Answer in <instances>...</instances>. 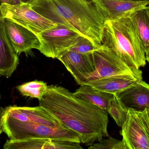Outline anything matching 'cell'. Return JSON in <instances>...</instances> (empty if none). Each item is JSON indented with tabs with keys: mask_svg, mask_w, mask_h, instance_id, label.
<instances>
[{
	"mask_svg": "<svg viewBox=\"0 0 149 149\" xmlns=\"http://www.w3.org/2000/svg\"><path fill=\"white\" fill-rule=\"evenodd\" d=\"M93 3L106 22L129 17L135 11L149 6L148 2L123 0H95Z\"/></svg>",
	"mask_w": 149,
	"mask_h": 149,
	"instance_id": "9",
	"label": "cell"
},
{
	"mask_svg": "<svg viewBox=\"0 0 149 149\" xmlns=\"http://www.w3.org/2000/svg\"><path fill=\"white\" fill-rule=\"evenodd\" d=\"M95 70L76 80L79 85L113 76L130 75L143 79L142 71L130 67L113 51L102 45L92 53Z\"/></svg>",
	"mask_w": 149,
	"mask_h": 149,
	"instance_id": "5",
	"label": "cell"
},
{
	"mask_svg": "<svg viewBox=\"0 0 149 149\" xmlns=\"http://www.w3.org/2000/svg\"><path fill=\"white\" fill-rule=\"evenodd\" d=\"M101 45H98L86 37L79 36L76 42L68 50L76 52L82 54H88L100 48Z\"/></svg>",
	"mask_w": 149,
	"mask_h": 149,
	"instance_id": "21",
	"label": "cell"
},
{
	"mask_svg": "<svg viewBox=\"0 0 149 149\" xmlns=\"http://www.w3.org/2000/svg\"><path fill=\"white\" fill-rule=\"evenodd\" d=\"M126 110L136 112L149 110V84L137 80L134 84L114 94Z\"/></svg>",
	"mask_w": 149,
	"mask_h": 149,
	"instance_id": "10",
	"label": "cell"
},
{
	"mask_svg": "<svg viewBox=\"0 0 149 149\" xmlns=\"http://www.w3.org/2000/svg\"><path fill=\"white\" fill-rule=\"evenodd\" d=\"M82 1H84L86 2L93 3L94 1L95 0H82Z\"/></svg>",
	"mask_w": 149,
	"mask_h": 149,
	"instance_id": "30",
	"label": "cell"
},
{
	"mask_svg": "<svg viewBox=\"0 0 149 149\" xmlns=\"http://www.w3.org/2000/svg\"><path fill=\"white\" fill-rule=\"evenodd\" d=\"M141 119L149 141V110H145L141 112H137Z\"/></svg>",
	"mask_w": 149,
	"mask_h": 149,
	"instance_id": "23",
	"label": "cell"
},
{
	"mask_svg": "<svg viewBox=\"0 0 149 149\" xmlns=\"http://www.w3.org/2000/svg\"><path fill=\"white\" fill-rule=\"evenodd\" d=\"M18 54L5 31L3 18L0 19V76L10 77L19 64Z\"/></svg>",
	"mask_w": 149,
	"mask_h": 149,
	"instance_id": "15",
	"label": "cell"
},
{
	"mask_svg": "<svg viewBox=\"0 0 149 149\" xmlns=\"http://www.w3.org/2000/svg\"><path fill=\"white\" fill-rule=\"evenodd\" d=\"M2 4V3L0 1V19L3 18V16L1 10V6Z\"/></svg>",
	"mask_w": 149,
	"mask_h": 149,
	"instance_id": "28",
	"label": "cell"
},
{
	"mask_svg": "<svg viewBox=\"0 0 149 149\" xmlns=\"http://www.w3.org/2000/svg\"><path fill=\"white\" fill-rule=\"evenodd\" d=\"M141 79L132 75H119L89 81L86 84L102 92L115 94Z\"/></svg>",
	"mask_w": 149,
	"mask_h": 149,
	"instance_id": "16",
	"label": "cell"
},
{
	"mask_svg": "<svg viewBox=\"0 0 149 149\" xmlns=\"http://www.w3.org/2000/svg\"><path fill=\"white\" fill-rule=\"evenodd\" d=\"M128 111L122 106L115 95L110 100L108 107L107 113L112 117L119 127H122L127 120Z\"/></svg>",
	"mask_w": 149,
	"mask_h": 149,
	"instance_id": "20",
	"label": "cell"
},
{
	"mask_svg": "<svg viewBox=\"0 0 149 149\" xmlns=\"http://www.w3.org/2000/svg\"><path fill=\"white\" fill-rule=\"evenodd\" d=\"M3 23L8 38L17 54L39 50V38L30 30L8 18H3Z\"/></svg>",
	"mask_w": 149,
	"mask_h": 149,
	"instance_id": "8",
	"label": "cell"
},
{
	"mask_svg": "<svg viewBox=\"0 0 149 149\" xmlns=\"http://www.w3.org/2000/svg\"><path fill=\"white\" fill-rule=\"evenodd\" d=\"M79 36L78 32L57 24L37 35L41 44L39 50L46 57L57 58L74 44Z\"/></svg>",
	"mask_w": 149,
	"mask_h": 149,
	"instance_id": "6",
	"label": "cell"
},
{
	"mask_svg": "<svg viewBox=\"0 0 149 149\" xmlns=\"http://www.w3.org/2000/svg\"><path fill=\"white\" fill-rule=\"evenodd\" d=\"M92 53L82 54L68 50L62 52L57 59L63 64L76 81L94 71Z\"/></svg>",
	"mask_w": 149,
	"mask_h": 149,
	"instance_id": "12",
	"label": "cell"
},
{
	"mask_svg": "<svg viewBox=\"0 0 149 149\" xmlns=\"http://www.w3.org/2000/svg\"><path fill=\"white\" fill-rule=\"evenodd\" d=\"M123 1H132L137 2H149V0H123Z\"/></svg>",
	"mask_w": 149,
	"mask_h": 149,
	"instance_id": "27",
	"label": "cell"
},
{
	"mask_svg": "<svg viewBox=\"0 0 149 149\" xmlns=\"http://www.w3.org/2000/svg\"><path fill=\"white\" fill-rule=\"evenodd\" d=\"M39 106L60 124L76 133L83 144L90 146L109 137L107 113L58 86H49Z\"/></svg>",
	"mask_w": 149,
	"mask_h": 149,
	"instance_id": "1",
	"label": "cell"
},
{
	"mask_svg": "<svg viewBox=\"0 0 149 149\" xmlns=\"http://www.w3.org/2000/svg\"><path fill=\"white\" fill-rule=\"evenodd\" d=\"M102 45L131 68L140 70L146 65L145 48L129 17L106 21Z\"/></svg>",
	"mask_w": 149,
	"mask_h": 149,
	"instance_id": "3",
	"label": "cell"
},
{
	"mask_svg": "<svg viewBox=\"0 0 149 149\" xmlns=\"http://www.w3.org/2000/svg\"><path fill=\"white\" fill-rule=\"evenodd\" d=\"M31 8L45 18L86 37L98 45L102 43L106 22L93 2L82 0H35Z\"/></svg>",
	"mask_w": 149,
	"mask_h": 149,
	"instance_id": "2",
	"label": "cell"
},
{
	"mask_svg": "<svg viewBox=\"0 0 149 149\" xmlns=\"http://www.w3.org/2000/svg\"><path fill=\"white\" fill-rule=\"evenodd\" d=\"M120 133L127 149H148V139L137 112L128 110Z\"/></svg>",
	"mask_w": 149,
	"mask_h": 149,
	"instance_id": "11",
	"label": "cell"
},
{
	"mask_svg": "<svg viewBox=\"0 0 149 149\" xmlns=\"http://www.w3.org/2000/svg\"><path fill=\"white\" fill-rule=\"evenodd\" d=\"M3 3L8 5H16L22 3L21 0H0Z\"/></svg>",
	"mask_w": 149,
	"mask_h": 149,
	"instance_id": "24",
	"label": "cell"
},
{
	"mask_svg": "<svg viewBox=\"0 0 149 149\" xmlns=\"http://www.w3.org/2000/svg\"><path fill=\"white\" fill-rule=\"evenodd\" d=\"M48 87L45 82L36 80L17 86L16 88L23 96L36 98L40 101L47 92Z\"/></svg>",
	"mask_w": 149,
	"mask_h": 149,
	"instance_id": "19",
	"label": "cell"
},
{
	"mask_svg": "<svg viewBox=\"0 0 149 149\" xmlns=\"http://www.w3.org/2000/svg\"><path fill=\"white\" fill-rule=\"evenodd\" d=\"M89 149H127L123 141H119L112 137L102 139L97 143L88 147Z\"/></svg>",
	"mask_w": 149,
	"mask_h": 149,
	"instance_id": "22",
	"label": "cell"
},
{
	"mask_svg": "<svg viewBox=\"0 0 149 149\" xmlns=\"http://www.w3.org/2000/svg\"><path fill=\"white\" fill-rule=\"evenodd\" d=\"M129 17L137 30L146 53L149 52V6L135 11Z\"/></svg>",
	"mask_w": 149,
	"mask_h": 149,
	"instance_id": "18",
	"label": "cell"
},
{
	"mask_svg": "<svg viewBox=\"0 0 149 149\" xmlns=\"http://www.w3.org/2000/svg\"><path fill=\"white\" fill-rule=\"evenodd\" d=\"M4 108H0V136L3 130V115L4 113Z\"/></svg>",
	"mask_w": 149,
	"mask_h": 149,
	"instance_id": "25",
	"label": "cell"
},
{
	"mask_svg": "<svg viewBox=\"0 0 149 149\" xmlns=\"http://www.w3.org/2000/svg\"><path fill=\"white\" fill-rule=\"evenodd\" d=\"M4 149H81L80 143L52 139L8 140Z\"/></svg>",
	"mask_w": 149,
	"mask_h": 149,
	"instance_id": "14",
	"label": "cell"
},
{
	"mask_svg": "<svg viewBox=\"0 0 149 149\" xmlns=\"http://www.w3.org/2000/svg\"><path fill=\"white\" fill-rule=\"evenodd\" d=\"M1 10L3 18L18 23L30 30L37 36L57 24L35 11L29 3H22L16 5L3 3Z\"/></svg>",
	"mask_w": 149,
	"mask_h": 149,
	"instance_id": "7",
	"label": "cell"
},
{
	"mask_svg": "<svg viewBox=\"0 0 149 149\" xmlns=\"http://www.w3.org/2000/svg\"><path fill=\"white\" fill-rule=\"evenodd\" d=\"M146 60L149 64V52L146 53Z\"/></svg>",
	"mask_w": 149,
	"mask_h": 149,
	"instance_id": "29",
	"label": "cell"
},
{
	"mask_svg": "<svg viewBox=\"0 0 149 149\" xmlns=\"http://www.w3.org/2000/svg\"><path fill=\"white\" fill-rule=\"evenodd\" d=\"M3 130L10 140H11L52 139L81 143L79 136L76 133L62 124L52 126L21 121L4 113Z\"/></svg>",
	"mask_w": 149,
	"mask_h": 149,
	"instance_id": "4",
	"label": "cell"
},
{
	"mask_svg": "<svg viewBox=\"0 0 149 149\" xmlns=\"http://www.w3.org/2000/svg\"><path fill=\"white\" fill-rule=\"evenodd\" d=\"M4 110V114L21 121L52 126L61 124L40 106L35 107L9 106Z\"/></svg>",
	"mask_w": 149,
	"mask_h": 149,
	"instance_id": "13",
	"label": "cell"
},
{
	"mask_svg": "<svg viewBox=\"0 0 149 149\" xmlns=\"http://www.w3.org/2000/svg\"><path fill=\"white\" fill-rule=\"evenodd\" d=\"M35 1V0H21L22 3H29V4H31Z\"/></svg>",
	"mask_w": 149,
	"mask_h": 149,
	"instance_id": "26",
	"label": "cell"
},
{
	"mask_svg": "<svg viewBox=\"0 0 149 149\" xmlns=\"http://www.w3.org/2000/svg\"><path fill=\"white\" fill-rule=\"evenodd\" d=\"M73 93L78 98L97 106L107 113L109 101L114 95L100 91L87 84L81 85Z\"/></svg>",
	"mask_w": 149,
	"mask_h": 149,
	"instance_id": "17",
	"label": "cell"
}]
</instances>
